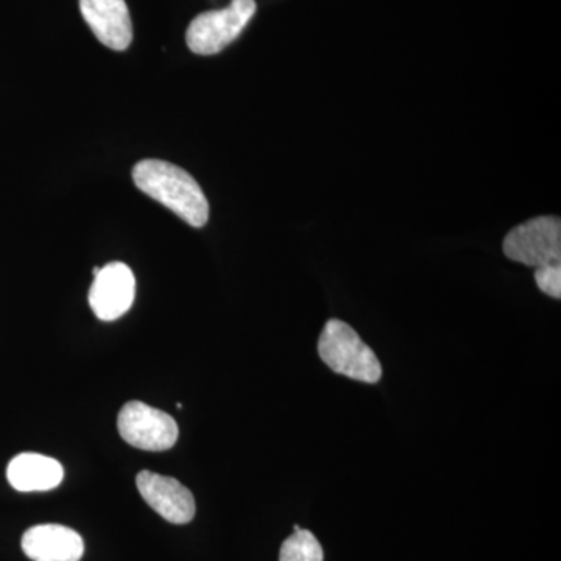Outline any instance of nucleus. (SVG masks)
I'll use <instances>...</instances> for the list:
<instances>
[{
	"mask_svg": "<svg viewBox=\"0 0 561 561\" xmlns=\"http://www.w3.org/2000/svg\"><path fill=\"white\" fill-rule=\"evenodd\" d=\"M136 187L194 228L208 224L209 203L194 176L172 162L144 160L133 169Z\"/></svg>",
	"mask_w": 561,
	"mask_h": 561,
	"instance_id": "f257e3e1",
	"label": "nucleus"
},
{
	"mask_svg": "<svg viewBox=\"0 0 561 561\" xmlns=\"http://www.w3.org/2000/svg\"><path fill=\"white\" fill-rule=\"evenodd\" d=\"M80 11L103 46L119 51L130 47L133 24L125 0H80Z\"/></svg>",
	"mask_w": 561,
	"mask_h": 561,
	"instance_id": "6e6552de",
	"label": "nucleus"
},
{
	"mask_svg": "<svg viewBox=\"0 0 561 561\" xmlns=\"http://www.w3.org/2000/svg\"><path fill=\"white\" fill-rule=\"evenodd\" d=\"M22 551L33 561H80L83 540L76 530L60 524H39L25 531Z\"/></svg>",
	"mask_w": 561,
	"mask_h": 561,
	"instance_id": "1a4fd4ad",
	"label": "nucleus"
},
{
	"mask_svg": "<svg viewBox=\"0 0 561 561\" xmlns=\"http://www.w3.org/2000/svg\"><path fill=\"white\" fill-rule=\"evenodd\" d=\"M508 260L527 267L561 265V220L557 216L535 217L513 228L502 245Z\"/></svg>",
	"mask_w": 561,
	"mask_h": 561,
	"instance_id": "7ed1b4c3",
	"label": "nucleus"
},
{
	"mask_svg": "<svg viewBox=\"0 0 561 561\" xmlns=\"http://www.w3.org/2000/svg\"><path fill=\"white\" fill-rule=\"evenodd\" d=\"M65 478L60 461L41 454L24 453L14 457L7 468V479L22 493L57 489Z\"/></svg>",
	"mask_w": 561,
	"mask_h": 561,
	"instance_id": "9d476101",
	"label": "nucleus"
},
{
	"mask_svg": "<svg viewBox=\"0 0 561 561\" xmlns=\"http://www.w3.org/2000/svg\"><path fill=\"white\" fill-rule=\"evenodd\" d=\"M319 354L321 360L337 375L367 383L381 381V362L345 321L332 319L324 324L319 339Z\"/></svg>",
	"mask_w": 561,
	"mask_h": 561,
	"instance_id": "f03ea898",
	"label": "nucleus"
},
{
	"mask_svg": "<svg viewBox=\"0 0 561 561\" xmlns=\"http://www.w3.org/2000/svg\"><path fill=\"white\" fill-rule=\"evenodd\" d=\"M136 280L124 262H110L94 276L90 306L99 320L114 321L130 311L135 301Z\"/></svg>",
	"mask_w": 561,
	"mask_h": 561,
	"instance_id": "423d86ee",
	"label": "nucleus"
},
{
	"mask_svg": "<svg viewBox=\"0 0 561 561\" xmlns=\"http://www.w3.org/2000/svg\"><path fill=\"white\" fill-rule=\"evenodd\" d=\"M254 13V0H232L227 9L198 14L187 28V46L197 55L219 54L241 36Z\"/></svg>",
	"mask_w": 561,
	"mask_h": 561,
	"instance_id": "20e7f679",
	"label": "nucleus"
},
{
	"mask_svg": "<svg viewBox=\"0 0 561 561\" xmlns=\"http://www.w3.org/2000/svg\"><path fill=\"white\" fill-rule=\"evenodd\" d=\"M117 430L128 445L144 451H168L179 440V424L169 413L130 401L117 416Z\"/></svg>",
	"mask_w": 561,
	"mask_h": 561,
	"instance_id": "39448f33",
	"label": "nucleus"
},
{
	"mask_svg": "<svg viewBox=\"0 0 561 561\" xmlns=\"http://www.w3.org/2000/svg\"><path fill=\"white\" fill-rule=\"evenodd\" d=\"M136 485L144 501L165 522L187 524L194 519V494L176 479L157 472L140 471Z\"/></svg>",
	"mask_w": 561,
	"mask_h": 561,
	"instance_id": "0eeeda50",
	"label": "nucleus"
},
{
	"mask_svg": "<svg viewBox=\"0 0 561 561\" xmlns=\"http://www.w3.org/2000/svg\"><path fill=\"white\" fill-rule=\"evenodd\" d=\"M535 283L542 294L560 300L561 298V265H546L535 271Z\"/></svg>",
	"mask_w": 561,
	"mask_h": 561,
	"instance_id": "f8f14e48",
	"label": "nucleus"
},
{
	"mask_svg": "<svg viewBox=\"0 0 561 561\" xmlns=\"http://www.w3.org/2000/svg\"><path fill=\"white\" fill-rule=\"evenodd\" d=\"M279 561H323V548L312 531H294L280 546Z\"/></svg>",
	"mask_w": 561,
	"mask_h": 561,
	"instance_id": "9b49d317",
	"label": "nucleus"
}]
</instances>
